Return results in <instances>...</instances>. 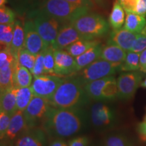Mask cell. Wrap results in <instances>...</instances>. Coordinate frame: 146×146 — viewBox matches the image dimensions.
Instances as JSON below:
<instances>
[{
	"mask_svg": "<svg viewBox=\"0 0 146 146\" xmlns=\"http://www.w3.org/2000/svg\"><path fill=\"white\" fill-rule=\"evenodd\" d=\"M14 23L0 24V50L10 48L13 38Z\"/></svg>",
	"mask_w": 146,
	"mask_h": 146,
	"instance_id": "cell-28",
	"label": "cell"
},
{
	"mask_svg": "<svg viewBox=\"0 0 146 146\" xmlns=\"http://www.w3.org/2000/svg\"><path fill=\"white\" fill-rule=\"evenodd\" d=\"M39 9L64 24L71 23L82 15L89 13L91 8L73 4L66 0H43Z\"/></svg>",
	"mask_w": 146,
	"mask_h": 146,
	"instance_id": "cell-3",
	"label": "cell"
},
{
	"mask_svg": "<svg viewBox=\"0 0 146 146\" xmlns=\"http://www.w3.org/2000/svg\"><path fill=\"white\" fill-rule=\"evenodd\" d=\"M90 139L87 136H78L68 141V146H89Z\"/></svg>",
	"mask_w": 146,
	"mask_h": 146,
	"instance_id": "cell-40",
	"label": "cell"
},
{
	"mask_svg": "<svg viewBox=\"0 0 146 146\" xmlns=\"http://www.w3.org/2000/svg\"><path fill=\"white\" fill-rule=\"evenodd\" d=\"M44 52L42 51L36 56L35 62L33 68L31 70V73L34 77L44 74Z\"/></svg>",
	"mask_w": 146,
	"mask_h": 146,
	"instance_id": "cell-37",
	"label": "cell"
},
{
	"mask_svg": "<svg viewBox=\"0 0 146 146\" xmlns=\"http://www.w3.org/2000/svg\"><path fill=\"white\" fill-rule=\"evenodd\" d=\"M143 121L146 122V114H145V118H144V120H143Z\"/></svg>",
	"mask_w": 146,
	"mask_h": 146,
	"instance_id": "cell-52",
	"label": "cell"
},
{
	"mask_svg": "<svg viewBox=\"0 0 146 146\" xmlns=\"http://www.w3.org/2000/svg\"><path fill=\"white\" fill-rule=\"evenodd\" d=\"M33 83V74L28 68L16 63L13 72V85L16 88L31 87Z\"/></svg>",
	"mask_w": 146,
	"mask_h": 146,
	"instance_id": "cell-19",
	"label": "cell"
},
{
	"mask_svg": "<svg viewBox=\"0 0 146 146\" xmlns=\"http://www.w3.org/2000/svg\"><path fill=\"white\" fill-rule=\"evenodd\" d=\"M17 60L10 48L0 50V68L13 64Z\"/></svg>",
	"mask_w": 146,
	"mask_h": 146,
	"instance_id": "cell-36",
	"label": "cell"
},
{
	"mask_svg": "<svg viewBox=\"0 0 146 146\" xmlns=\"http://www.w3.org/2000/svg\"><path fill=\"white\" fill-rule=\"evenodd\" d=\"M0 146H13V142L3 138L0 139Z\"/></svg>",
	"mask_w": 146,
	"mask_h": 146,
	"instance_id": "cell-48",
	"label": "cell"
},
{
	"mask_svg": "<svg viewBox=\"0 0 146 146\" xmlns=\"http://www.w3.org/2000/svg\"><path fill=\"white\" fill-rule=\"evenodd\" d=\"M7 2H8V0H0V8L2 6H4Z\"/></svg>",
	"mask_w": 146,
	"mask_h": 146,
	"instance_id": "cell-49",
	"label": "cell"
},
{
	"mask_svg": "<svg viewBox=\"0 0 146 146\" xmlns=\"http://www.w3.org/2000/svg\"><path fill=\"white\" fill-rule=\"evenodd\" d=\"M29 129L24 116L23 112L16 110L11 117L10 125L4 138L13 142L18 136L21 135L22 133Z\"/></svg>",
	"mask_w": 146,
	"mask_h": 146,
	"instance_id": "cell-16",
	"label": "cell"
},
{
	"mask_svg": "<svg viewBox=\"0 0 146 146\" xmlns=\"http://www.w3.org/2000/svg\"><path fill=\"white\" fill-rule=\"evenodd\" d=\"M25 43V29L20 20L14 22L13 38L10 45V50L14 56H17V53L24 47Z\"/></svg>",
	"mask_w": 146,
	"mask_h": 146,
	"instance_id": "cell-22",
	"label": "cell"
},
{
	"mask_svg": "<svg viewBox=\"0 0 146 146\" xmlns=\"http://www.w3.org/2000/svg\"><path fill=\"white\" fill-rule=\"evenodd\" d=\"M83 39L85 38L79 33L72 23H64L60 27L56 41L52 46L54 50H65L72 43Z\"/></svg>",
	"mask_w": 146,
	"mask_h": 146,
	"instance_id": "cell-13",
	"label": "cell"
},
{
	"mask_svg": "<svg viewBox=\"0 0 146 146\" xmlns=\"http://www.w3.org/2000/svg\"><path fill=\"white\" fill-rule=\"evenodd\" d=\"M140 86L142 87H144V88H146V78L145 80H144L143 81L141 82Z\"/></svg>",
	"mask_w": 146,
	"mask_h": 146,
	"instance_id": "cell-50",
	"label": "cell"
},
{
	"mask_svg": "<svg viewBox=\"0 0 146 146\" xmlns=\"http://www.w3.org/2000/svg\"><path fill=\"white\" fill-rule=\"evenodd\" d=\"M110 76L100 78L96 81L89 82L84 85L85 92L90 99L96 100V101H101L103 100L102 96V91L104 87L109 80Z\"/></svg>",
	"mask_w": 146,
	"mask_h": 146,
	"instance_id": "cell-23",
	"label": "cell"
},
{
	"mask_svg": "<svg viewBox=\"0 0 146 146\" xmlns=\"http://www.w3.org/2000/svg\"><path fill=\"white\" fill-rule=\"evenodd\" d=\"M16 88L14 87L0 91V111L13 115L16 111Z\"/></svg>",
	"mask_w": 146,
	"mask_h": 146,
	"instance_id": "cell-18",
	"label": "cell"
},
{
	"mask_svg": "<svg viewBox=\"0 0 146 146\" xmlns=\"http://www.w3.org/2000/svg\"><path fill=\"white\" fill-rule=\"evenodd\" d=\"M14 7L19 14H28L32 11L39 9L43 0H12Z\"/></svg>",
	"mask_w": 146,
	"mask_h": 146,
	"instance_id": "cell-30",
	"label": "cell"
},
{
	"mask_svg": "<svg viewBox=\"0 0 146 146\" xmlns=\"http://www.w3.org/2000/svg\"><path fill=\"white\" fill-rule=\"evenodd\" d=\"M139 53L131 51L127 52L125 60L120 66L119 70L123 72L139 70Z\"/></svg>",
	"mask_w": 146,
	"mask_h": 146,
	"instance_id": "cell-29",
	"label": "cell"
},
{
	"mask_svg": "<svg viewBox=\"0 0 146 146\" xmlns=\"http://www.w3.org/2000/svg\"><path fill=\"white\" fill-rule=\"evenodd\" d=\"M16 21V14L5 5L0 8V24H12Z\"/></svg>",
	"mask_w": 146,
	"mask_h": 146,
	"instance_id": "cell-35",
	"label": "cell"
},
{
	"mask_svg": "<svg viewBox=\"0 0 146 146\" xmlns=\"http://www.w3.org/2000/svg\"><path fill=\"white\" fill-rule=\"evenodd\" d=\"M103 100H112L118 98V87L116 79L113 76L110 77L102 91Z\"/></svg>",
	"mask_w": 146,
	"mask_h": 146,
	"instance_id": "cell-32",
	"label": "cell"
},
{
	"mask_svg": "<svg viewBox=\"0 0 146 146\" xmlns=\"http://www.w3.org/2000/svg\"><path fill=\"white\" fill-rule=\"evenodd\" d=\"M103 146H129V141L122 134H114L106 137Z\"/></svg>",
	"mask_w": 146,
	"mask_h": 146,
	"instance_id": "cell-34",
	"label": "cell"
},
{
	"mask_svg": "<svg viewBox=\"0 0 146 146\" xmlns=\"http://www.w3.org/2000/svg\"><path fill=\"white\" fill-rule=\"evenodd\" d=\"M138 35L125 28L113 30L110 35L108 43L118 45L127 52L131 50Z\"/></svg>",
	"mask_w": 146,
	"mask_h": 146,
	"instance_id": "cell-15",
	"label": "cell"
},
{
	"mask_svg": "<svg viewBox=\"0 0 146 146\" xmlns=\"http://www.w3.org/2000/svg\"><path fill=\"white\" fill-rule=\"evenodd\" d=\"M125 22V11L123 7L116 1L114 3L113 8L109 16V25L113 30L121 29Z\"/></svg>",
	"mask_w": 146,
	"mask_h": 146,
	"instance_id": "cell-25",
	"label": "cell"
},
{
	"mask_svg": "<svg viewBox=\"0 0 146 146\" xmlns=\"http://www.w3.org/2000/svg\"><path fill=\"white\" fill-rule=\"evenodd\" d=\"M71 23L87 39H96L104 36L110 29L109 23L103 16L89 12L76 18Z\"/></svg>",
	"mask_w": 146,
	"mask_h": 146,
	"instance_id": "cell-4",
	"label": "cell"
},
{
	"mask_svg": "<svg viewBox=\"0 0 146 146\" xmlns=\"http://www.w3.org/2000/svg\"><path fill=\"white\" fill-rule=\"evenodd\" d=\"M135 13L146 17V0H137Z\"/></svg>",
	"mask_w": 146,
	"mask_h": 146,
	"instance_id": "cell-42",
	"label": "cell"
},
{
	"mask_svg": "<svg viewBox=\"0 0 146 146\" xmlns=\"http://www.w3.org/2000/svg\"><path fill=\"white\" fill-rule=\"evenodd\" d=\"M27 16L33 22L46 47L53 45L60 27V22L48 16L39 8L32 11Z\"/></svg>",
	"mask_w": 146,
	"mask_h": 146,
	"instance_id": "cell-5",
	"label": "cell"
},
{
	"mask_svg": "<svg viewBox=\"0 0 146 146\" xmlns=\"http://www.w3.org/2000/svg\"><path fill=\"white\" fill-rule=\"evenodd\" d=\"M0 139H1V137H0Z\"/></svg>",
	"mask_w": 146,
	"mask_h": 146,
	"instance_id": "cell-54",
	"label": "cell"
},
{
	"mask_svg": "<svg viewBox=\"0 0 146 146\" xmlns=\"http://www.w3.org/2000/svg\"><path fill=\"white\" fill-rule=\"evenodd\" d=\"M44 74H55V60L54 49L52 45L46 47L44 50Z\"/></svg>",
	"mask_w": 146,
	"mask_h": 146,
	"instance_id": "cell-33",
	"label": "cell"
},
{
	"mask_svg": "<svg viewBox=\"0 0 146 146\" xmlns=\"http://www.w3.org/2000/svg\"><path fill=\"white\" fill-rule=\"evenodd\" d=\"M48 146H68V142H66L62 138L50 139Z\"/></svg>",
	"mask_w": 146,
	"mask_h": 146,
	"instance_id": "cell-45",
	"label": "cell"
},
{
	"mask_svg": "<svg viewBox=\"0 0 146 146\" xmlns=\"http://www.w3.org/2000/svg\"><path fill=\"white\" fill-rule=\"evenodd\" d=\"M73 4H75L80 6H85L89 7V8H92L95 6V5L90 0H66Z\"/></svg>",
	"mask_w": 146,
	"mask_h": 146,
	"instance_id": "cell-43",
	"label": "cell"
},
{
	"mask_svg": "<svg viewBox=\"0 0 146 146\" xmlns=\"http://www.w3.org/2000/svg\"><path fill=\"white\" fill-rule=\"evenodd\" d=\"M146 25V18L143 16L133 12L126 13L124 28L129 31L140 34Z\"/></svg>",
	"mask_w": 146,
	"mask_h": 146,
	"instance_id": "cell-21",
	"label": "cell"
},
{
	"mask_svg": "<svg viewBox=\"0 0 146 146\" xmlns=\"http://www.w3.org/2000/svg\"><path fill=\"white\" fill-rule=\"evenodd\" d=\"M118 70H119L118 66L99 58L78 71L75 76L85 85L89 82L112 76Z\"/></svg>",
	"mask_w": 146,
	"mask_h": 146,
	"instance_id": "cell-6",
	"label": "cell"
},
{
	"mask_svg": "<svg viewBox=\"0 0 146 146\" xmlns=\"http://www.w3.org/2000/svg\"><path fill=\"white\" fill-rule=\"evenodd\" d=\"M64 79L63 76L42 74L34 77L31 85V89L33 96L50 100L55 91Z\"/></svg>",
	"mask_w": 146,
	"mask_h": 146,
	"instance_id": "cell-8",
	"label": "cell"
},
{
	"mask_svg": "<svg viewBox=\"0 0 146 146\" xmlns=\"http://www.w3.org/2000/svg\"><path fill=\"white\" fill-rule=\"evenodd\" d=\"M17 60L12 64L0 68V91L14 87L13 72Z\"/></svg>",
	"mask_w": 146,
	"mask_h": 146,
	"instance_id": "cell-27",
	"label": "cell"
},
{
	"mask_svg": "<svg viewBox=\"0 0 146 146\" xmlns=\"http://www.w3.org/2000/svg\"><path fill=\"white\" fill-rule=\"evenodd\" d=\"M50 138L41 127L27 129L13 141V146H48Z\"/></svg>",
	"mask_w": 146,
	"mask_h": 146,
	"instance_id": "cell-10",
	"label": "cell"
},
{
	"mask_svg": "<svg viewBox=\"0 0 146 146\" xmlns=\"http://www.w3.org/2000/svg\"><path fill=\"white\" fill-rule=\"evenodd\" d=\"M17 62L21 66L28 68L31 72L35 62L36 56L29 52L25 47H23L17 53Z\"/></svg>",
	"mask_w": 146,
	"mask_h": 146,
	"instance_id": "cell-31",
	"label": "cell"
},
{
	"mask_svg": "<svg viewBox=\"0 0 146 146\" xmlns=\"http://www.w3.org/2000/svg\"><path fill=\"white\" fill-rule=\"evenodd\" d=\"M83 108H58L51 106L40 125L49 138H68L78 134L86 125Z\"/></svg>",
	"mask_w": 146,
	"mask_h": 146,
	"instance_id": "cell-1",
	"label": "cell"
},
{
	"mask_svg": "<svg viewBox=\"0 0 146 146\" xmlns=\"http://www.w3.org/2000/svg\"><path fill=\"white\" fill-rule=\"evenodd\" d=\"M90 118L95 127H106L112 125L114 120V114L112 110L107 104L102 102H98L91 108Z\"/></svg>",
	"mask_w": 146,
	"mask_h": 146,
	"instance_id": "cell-14",
	"label": "cell"
},
{
	"mask_svg": "<svg viewBox=\"0 0 146 146\" xmlns=\"http://www.w3.org/2000/svg\"><path fill=\"white\" fill-rule=\"evenodd\" d=\"M52 107L58 108H84L90 102L84 85L77 77L70 76L60 85L50 100Z\"/></svg>",
	"mask_w": 146,
	"mask_h": 146,
	"instance_id": "cell-2",
	"label": "cell"
},
{
	"mask_svg": "<svg viewBox=\"0 0 146 146\" xmlns=\"http://www.w3.org/2000/svg\"><path fill=\"white\" fill-rule=\"evenodd\" d=\"M55 74L66 76L74 75L78 72L75 58L65 50H54Z\"/></svg>",
	"mask_w": 146,
	"mask_h": 146,
	"instance_id": "cell-11",
	"label": "cell"
},
{
	"mask_svg": "<svg viewBox=\"0 0 146 146\" xmlns=\"http://www.w3.org/2000/svg\"><path fill=\"white\" fill-rule=\"evenodd\" d=\"M127 52L118 45L107 43V45L102 47L100 58L118 66L122 64L125 60Z\"/></svg>",
	"mask_w": 146,
	"mask_h": 146,
	"instance_id": "cell-17",
	"label": "cell"
},
{
	"mask_svg": "<svg viewBox=\"0 0 146 146\" xmlns=\"http://www.w3.org/2000/svg\"><path fill=\"white\" fill-rule=\"evenodd\" d=\"M138 133L141 140L146 141V122L143 121L138 125Z\"/></svg>",
	"mask_w": 146,
	"mask_h": 146,
	"instance_id": "cell-46",
	"label": "cell"
},
{
	"mask_svg": "<svg viewBox=\"0 0 146 146\" xmlns=\"http://www.w3.org/2000/svg\"><path fill=\"white\" fill-rule=\"evenodd\" d=\"M118 1L123 8L126 13H127V12L135 13L137 0H118Z\"/></svg>",
	"mask_w": 146,
	"mask_h": 146,
	"instance_id": "cell-41",
	"label": "cell"
},
{
	"mask_svg": "<svg viewBox=\"0 0 146 146\" xmlns=\"http://www.w3.org/2000/svg\"><path fill=\"white\" fill-rule=\"evenodd\" d=\"M146 49V36L142 34H139L133 43L132 48H131V52L140 53L143 52Z\"/></svg>",
	"mask_w": 146,
	"mask_h": 146,
	"instance_id": "cell-39",
	"label": "cell"
},
{
	"mask_svg": "<svg viewBox=\"0 0 146 146\" xmlns=\"http://www.w3.org/2000/svg\"><path fill=\"white\" fill-rule=\"evenodd\" d=\"M95 5H98L100 7H106L107 5L108 0H90Z\"/></svg>",
	"mask_w": 146,
	"mask_h": 146,
	"instance_id": "cell-47",
	"label": "cell"
},
{
	"mask_svg": "<svg viewBox=\"0 0 146 146\" xmlns=\"http://www.w3.org/2000/svg\"><path fill=\"white\" fill-rule=\"evenodd\" d=\"M100 44V42L97 39H80L69 45L65 49L74 58L77 57L91 47Z\"/></svg>",
	"mask_w": 146,
	"mask_h": 146,
	"instance_id": "cell-24",
	"label": "cell"
},
{
	"mask_svg": "<svg viewBox=\"0 0 146 146\" xmlns=\"http://www.w3.org/2000/svg\"><path fill=\"white\" fill-rule=\"evenodd\" d=\"M33 96L31 87L16 88V110L24 112Z\"/></svg>",
	"mask_w": 146,
	"mask_h": 146,
	"instance_id": "cell-26",
	"label": "cell"
},
{
	"mask_svg": "<svg viewBox=\"0 0 146 146\" xmlns=\"http://www.w3.org/2000/svg\"><path fill=\"white\" fill-rule=\"evenodd\" d=\"M12 115L0 111V137L3 139L8 130Z\"/></svg>",
	"mask_w": 146,
	"mask_h": 146,
	"instance_id": "cell-38",
	"label": "cell"
},
{
	"mask_svg": "<svg viewBox=\"0 0 146 146\" xmlns=\"http://www.w3.org/2000/svg\"><path fill=\"white\" fill-rule=\"evenodd\" d=\"M141 72H124L118 76L116 83L118 87V98L120 100H129L135 94L141 83Z\"/></svg>",
	"mask_w": 146,
	"mask_h": 146,
	"instance_id": "cell-9",
	"label": "cell"
},
{
	"mask_svg": "<svg viewBox=\"0 0 146 146\" xmlns=\"http://www.w3.org/2000/svg\"><path fill=\"white\" fill-rule=\"evenodd\" d=\"M25 43L24 47L35 56H36L46 48L44 42L36 31L32 20L29 19L24 24Z\"/></svg>",
	"mask_w": 146,
	"mask_h": 146,
	"instance_id": "cell-12",
	"label": "cell"
},
{
	"mask_svg": "<svg viewBox=\"0 0 146 146\" xmlns=\"http://www.w3.org/2000/svg\"><path fill=\"white\" fill-rule=\"evenodd\" d=\"M139 70L143 73H146V49L140 53Z\"/></svg>",
	"mask_w": 146,
	"mask_h": 146,
	"instance_id": "cell-44",
	"label": "cell"
},
{
	"mask_svg": "<svg viewBox=\"0 0 146 146\" xmlns=\"http://www.w3.org/2000/svg\"><path fill=\"white\" fill-rule=\"evenodd\" d=\"M102 45L101 44L91 47L86 52L75 58L76 68L78 72L87 66L94 61L99 59L101 54Z\"/></svg>",
	"mask_w": 146,
	"mask_h": 146,
	"instance_id": "cell-20",
	"label": "cell"
},
{
	"mask_svg": "<svg viewBox=\"0 0 146 146\" xmlns=\"http://www.w3.org/2000/svg\"><path fill=\"white\" fill-rule=\"evenodd\" d=\"M141 34H142V35H143L146 36V25H145V27H144V28H143V30H142Z\"/></svg>",
	"mask_w": 146,
	"mask_h": 146,
	"instance_id": "cell-51",
	"label": "cell"
},
{
	"mask_svg": "<svg viewBox=\"0 0 146 146\" xmlns=\"http://www.w3.org/2000/svg\"><path fill=\"white\" fill-rule=\"evenodd\" d=\"M51 106L49 100L38 96L33 97L23 112L27 125L29 129L40 127Z\"/></svg>",
	"mask_w": 146,
	"mask_h": 146,
	"instance_id": "cell-7",
	"label": "cell"
},
{
	"mask_svg": "<svg viewBox=\"0 0 146 146\" xmlns=\"http://www.w3.org/2000/svg\"><path fill=\"white\" fill-rule=\"evenodd\" d=\"M89 146H94V145H89Z\"/></svg>",
	"mask_w": 146,
	"mask_h": 146,
	"instance_id": "cell-53",
	"label": "cell"
}]
</instances>
